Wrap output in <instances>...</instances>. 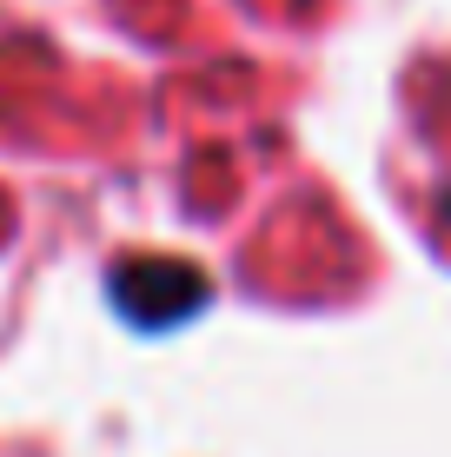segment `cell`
Masks as SVG:
<instances>
[{"instance_id": "6da1fadb", "label": "cell", "mask_w": 451, "mask_h": 457, "mask_svg": "<svg viewBox=\"0 0 451 457\" xmlns=\"http://www.w3.org/2000/svg\"><path fill=\"white\" fill-rule=\"evenodd\" d=\"M106 292H113L120 319L139 325V332L186 325V319L213 298L206 272H199V265H186V259H166V252H153V259H120L113 278H106Z\"/></svg>"}, {"instance_id": "7a4b0ae2", "label": "cell", "mask_w": 451, "mask_h": 457, "mask_svg": "<svg viewBox=\"0 0 451 457\" xmlns=\"http://www.w3.org/2000/svg\"><path fill=\"white\" fill-rule=\"evenodd\" d=\"M438 212H445V226H451V193H445V199H438Z\"/></svg>"}]
</instances>
